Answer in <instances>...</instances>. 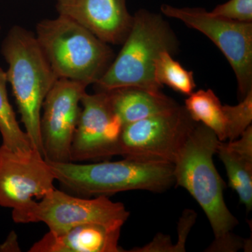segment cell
<instances>
[{
  "label": "cell",
  "instance_id": "6da1fadb",
  "mask_svg": "<svg viewBox=\"0 0 252 252\" xmlns=\"http://www.w3.org/2000/svg\"><path fill=\"white\" fill-rule=\"evenodd\" d=\"M220 143L213 131L197 123L174 162L175 185L190 194L210 222L215 240L207 251L236 252L245 240L232 233L239 222L225 203L224 182L214 163Z\"/></svg>",
  "mask_w": 252,
  "mask_h": 252
},
{
  "label": "cell",
  "instance_id": "7a4b0ae2",
  "mask_svg": "<svg viewBox=\"0 0 252 252\" xmlns=\"http://www.w3.org/2000/svg\"><path fill=\"white\" fill-rule=\"evenodd\" d=\"M1 54L9 64L6 72L21 122L32 147L44 158L40 121L43 103L59 77L55 74L36 36L14 26L3 41Z\"/></svg>",
  "mask_w": 252,
  "mask_h": 252
},
{
  "label": "cell",
  "instance_id": "3957f363",
  "mask_svg": "<svg viewBox=\"0 0 252 252\" xmlns=\"http://www.w3.org/2000/svg\"><path fill=\"white\" fill-rule=\"evenodd\" d=\"M123 47L107 70L94 86L97 91L124 87H138L162 92L154 79V63L160 53L172 56L179 49V40L161 14L140 9L133 16L130 32Z\"/></svg>",
  "mask_w": 252,
  "mask_h": 252
},
{
  "label": "cell",
  "instance_id": "277c9868",
  "mask_svg": "<svg viewBox=\"0 0 252 252\" xmlns=\"http://www.w3.org/2000/svg\"><path fill=\"white\" fill-rule=\"evenodd\" d=\"M47 162L55 180L83 196L108 197L135 190L161 193L175 185L173 164L166 162L126 158L90 164Z\"/></svg>",
  "mask_w": 252,
  "mask_h": 252
},
{
  "label": "cell",
  "instance_id": "5b68a950",
  "mask_svg": "<svg viewBox=\"0 0 252 252\" xmlns=\"http://www.w3.org/2000/svg\"><path fill=\"white\" fill-rule=\"evenodd\" d=\"M35 36L59 79L94 84L115 58L108 44L62 15L38 23Z\"/></svg>",
  "mask_w": 252,
  "mask_h": 252
},
{
  "label": "cell",
  "instance_id": "8992f818",
  "mask_svg": "<svg viewBox=\"0 0 252 252\" xmlns=\"http://www.w3.org/2000/svg\"><path fill=\"white\" fill-rule=\"evenodd\" d=\"M40 200H32L24 207L13 210L14 222H43L49 227V232L59 234L87 223L122 228L130 216L124 204L113 202L107 196L81 198L55 189Z\"/></svg>",
  "mask_w": 252,
  "mask_h": 252
},
{
  "label": "cell",
  "instance_id": "52a82bcc",
  "mask_svg": "<svg viewBox=\"0 0 252 252\" xmlns=\"http://www.w3.org/2000/svg\"><path fill=\"white\" fill-rule=\"evenodd\" d=\"M162 14L203 33L220 49L234 71L239 100L252 91V23L217 16L203 8L160 6Z\"/></svg>",
  "mask_w": 252,
  "mask_h": 252
},
{
  "label": "cell",
  "instance_id": "ba28073f",
  "mask_svg": "<svg viewBox=\"0 0 252 252\" xmlns=\"http://www.w3.org/2000/svg\"><path fill=\"white\" fill-rule=\"evenodd\" d=\"M197 123L180 104L160 114L124 126L120 156L173 164Z\"/></svg>",
  "mask_w": 252,
  "mask_h": 252
},
{
  "label": "cell",
  "instance_id": "9c48e42d",
  "mask_svg": "<svg viewBox=\"0 0 252 252\" xmlns=\"http://www.w3.org/2000/svg\"><path fill=\"white\" fill-rule=\"evenodd\" d=\"M71 148L72 162L96 160L120 156L124 124L111 104L108 94L85 93Z\"/></svg>",
  "mask_w": 252,
  "mask_h": 252
},
{
  "label": "cell",
  "instance_id": "30bf717a",
  "mask_svg": "<svg viewBox=\"0 0 252 252\" xmlns=\"http://www.w3.org/2000/svg\"><path fill=\"white\" fill-rule=\"evenodd\" d=\"M87 87L77 81L59 79L46 95L40 129L47 161L72 162L71 148L81 112L79 104Z\"/></svg>",
  "mask_w": 252,
  "mask_h": 252
},
{
  "label": "cell",
  "instance_id": "8fae6325",
  "mask_svg": "<svg viewBox=\"0 0 252 252\" xmlns=\"http://www.w3.org/2000/svg\"><path fill=\"white\" fill-rule=\"evenodd\" d=\"M49 164L35 150L15 152L0 147V206L21 208L55 188Z\"/></svg>",
  "mask_w": 252,
  "mask_h": 252
},
{
  "label": "cell",
  "instance_id": "7c38bea8",
  "mask_svg": "<svg viewBox=\"0 0 252 252\" xmlns=\"http://www.w3.org/2000/svg\"><path fill=\"white\" fill-rule=\"evenodd\" d=\"M59 15L71 18L107 44H122L133 16L126 0H58Z\"/></svg>",
  "mask_w": 252,
  "mask_h": 252
},
{
  "label": "cell",
  "instance_id": "4fadbf2b",
  "mask_svg": "<svg viewBox=\"0 0 252 252\" xmlns=\"http://www.w3.org/2000/svg\"><path fill=\"white\" fill-rule=\"evenodd\" d=\"M122 228L97 223L76 225L59 234L46 233L30 249L31 252H121Z\"/></svg>",
  "mask_w": 252,
  "mask_h": 252
},
{
  "label": "cell",
  "instance_id": "5bb4252c",
  "mask_svg": "<svg viewBox=\"0 0 252 252\" xmlns=\"http://www.w3.org/2000/svg\"><path fill=\"white\" fill-rule=\"evenodd\" d=\"M124 126L160 114L178 105L162 92L138 87H124L104 91Z\"/></svg>",
  "mask_w": 252,
  "mask_h": 252
},
{
  "label": "cell",
  "instance_id": "9a60e30c",
  "mask_svg": "<svg viewBox=\"0 0 252 252\" xmlns=\"http://www.w3.org/2000/svg\"><path fill=\"white\" fill-rule=\"evenodd\" d=\"M186 109L196 123L213 131L220 142L227 141V122L224 105L211 89L199 90L186 99Z\"/></svg>",
  "mask_w": 252,
  "mask_h": 252
},
{
  "label": "cell",
  "instance_id": "2e32d148",
  "mask_svg": "<svg viewBox=\"0 0 252 252\" xmlns=\"http://www.w3.org/2000/svg\"><path fill=\"white\" fill-rule=\"evenodd\" d=\"M217 154L226 171L230 187L248 212L252 209V157L242 155L220 142Z\"/></svg>",
  "mask_w": 252,
  "mask_h": 252
},
{
  "label": "cell",
  "instance_id": "e0dca14e",
  "mask_svg": "<svg viewBox=\"0 0 252 252\" xmlns=\"http://www.w3.org/2000/svg\"><path fill=\"white\" fill-rule=\"evenodd\" d=\"M6 72L0 67V133L2 144L15 152L27 153L34 150L26 133L20 127L8 97Z\"/></svg>",
  "mask_w": 252,
  "mask_h": 252
},
{
  "label": "cell",
  "instance_id": "ac0fdd59",
  "mask_svg": "<svg viewBox=\"0 0 252 252\" xmlns=\"http://www.w3.org/2000/svg\"><path fill=\"white\" fill-rule=\"evenodd\" d=\"M154 79L160 86L166 85L176 92L189 95L196 87L193 73L185 69L167 51L160 53L154 63Z\"/></svg>",
  "mask_w": 252,
  "mask_h": 252
},
{
  "label": "cell",
  "instance_id": "d6986e66",
  "mask_svg": "<svg viewBox=\"0 0 252 252\" xmlns=\"http://www.w3.org/2000/svg\"><path fill=\"white\" fill-rule=\"evenodd\" d=\"M227 122V141L238 139L252 122V91L237 105H224Z\"/></svg>",
  "mask_w": 252,
  "mask_h": 252
},
{
  "label": "cell",
  "instance_id": "ffe728a7",
  "mask_svg": "<svg viewBox=\"0 0 252 252\" xmlns=\"http://www.w3.org/2000/svg\"><path fill=\"white\" fill-rule=\"evenodd\" d=\"M211 12L233 21L252 23V0H229L218 5Z\"/></svg>",
  "mask_w": 252,
  "mask_h": 252
},
{
  "label": "cell",
  "instance_id": "44dd1931",
  "mask_svg": "<svg viewBox=\"0 0 252 252\" xmlns=\"http://www.w3.org/2000/svg\"><path fill=\"white\" fill-rule=\"evenodd\" d=\"M135 251L175 252V245H172L170 238L166 235L158 234L152 243Z\"/></svg>",
  "mask_w": 252,
  "mask_h": 252
}]
</instances>
